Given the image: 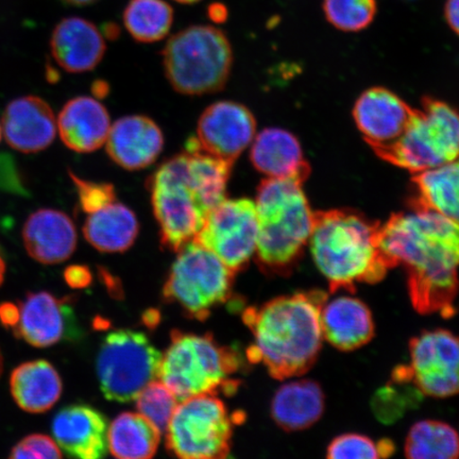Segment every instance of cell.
Listing matches in <instances>:
<instances>
[{"mask_svg":"<svg viewBox=\"0 0 459 459\" xmlns=\"http://www.w3.org/2000/svg\"><path fill=\"white\" fill-rule=\"evenodd\" d=\"M174 2L182 4H197V3L201 2V0H174Z\"/></svg>","mask_w":459,"mask_h":459,"instance_id":"45","label":"cell"},{"mask_svg":"<svg viewBox=\"0 0 459 459\" xmlns=\"http://www.w3.org/2000/svg\"><path fill=\"white\" fill-rule=\"evenodd\" d=\"M380 157L412 174L459 158V112L446 102L424 100L404 134Z\"/></svg>","mask_w":459,"mask_h":459,"instance_id":"10","label":"cell"},{"mask_svg":"<svg viewBox=\"0 0 459 459\" xmlns=\"http://www.w3.org/2000/svg\"><path fill=\"white\" fill-rule=\"evenodd\" d=\"M26 250L34 260L54 265L68 260L76 250L78 235L65 212L41 209L28 217L22 229Z\"/></svg>","mask_w":459,"mask_h":459,"instance_id":"21","label":"cell"},{"mask_svg":"<svg viewBox=\"0 0 459 459\" xmlns=\"http://www.w3.org/2000/svg\"><path fill=\"white\" fill-rule=\"evenodd\" d=\"M412 111L414 108L393 91L372 88L355 103L353 118L361 135L380 156L404 134Z\"/></svg>","mask_w":459,"mask_h":459,"instance_id":"15","label":"cell"},{"mask_svg":"<svg viewBox=\"0 0 459 459\" xmlns=\"http://www.w3.org/2000/svg\"><path fill=\"white\" fill-rule=\"evenodd\" d=\"M411 205L436 212L459 223V158L415 174Z\"/></svg>","mask_w":459,"mask_h":459,"instance_id":"28","label":"cell"},{"mask_svg":"<svg viewBox=\"0 0 459 459\" xmlns=\"http://www.w3.org/2000/svg\"><path fill=\"white\" fill-rule=\"evenodd\" d=\"M325 394L318 383L300 380L284 384L275 393L272 416L286 432L306 429L317 422L325 411Z\"/></svg>","mask_w":459,"mask_h":459,"instance_id":"25","label":"cell"},{"mask_svg":"<svg viewBox=\"0 0 459 459\" xmlns=\"http://www.w3.org/2000/svg\"><path fill=\"white\" fill-rule=\"evenodd\" d=\"M326 456L331 459L380 458L377 443L360 434L338 436L328 446Z\"/></svg>","mask_w":459,"mask_h":459,"instance_id":"35","label":"cell"},{"mask_svg":"<svg viewBox=\"0 0 459 459\" xmlns=\"http://www.w3.org/2000/svg\"><path fill=\"white\" fill-rule=\"evenodd\" d=\"M410 355L411 380L423 394H459V337L444 329L422 332L411 341Z\"/></svg>","mask_w":459,"mask_h":459,"instance_id":"13","label":"cell"},{"mask_svg":"<svg viewBox=\"0 0 459 459\" xmlns=\"http://www.w3.org/2000/svg\"><path fill=\"white\" fill-rule=\"evenodd\" d=\"M162 353L142 332L108 333L97 357L101 393L108 401L128 403L159 378Z\"/></svg>","mask_w":459,"mask_h":459,"instance_id":"11","label":"cell"},{"mask_svg":"<svg viewBox=\"0 0 459 459\" xmlns=\"http://www.w3.org/2000/svg\"><path fill=\"white\" fill-rule=\"evenodd\" d=\"M250 146L252 165L267 178L301 182L307 179L311 169L303 156L300 142L290 132L280 128L264 129Z\"/></svg>","mask_w":459,"mask_h":459,"instance_id":"24","label":"cell"},{"mask_svg":"<svg viewBox=\"0 0 459 459\" xmlns=\"http://www.w3.org/2000/svg\"><path fill=\"white\" fill-rule=\"evenodd\" d=\"M234 278L213 252L191 242L178 251L163 298L177 304L188 318L205 321L214 308L232 299Z\"/></svg>","mask_w":459,"mask_h":459,"instance_id":"9","label":"cell"},{"mask_svg":"<svg viewBox=\"0 0 459 459\" xmlns=\"http://www.w3.org/2000/svg\"><path fill=\"white\" fill-rule=\"evenodd\" d=\"M445 17L447 25L459 36V0H446Z\"/></svg>","mask_w":459,"mask_h":459,"instance_id":"40","label":"cell"},{"mask_svg":"<svg viewBox=\"0 0 459 459\" xmlns=\"http://www.w3.org/2000/svg\"><path fill=\"white\" fill-rule=\"evenodd\" d=\"M404 451L411 459H455L459 456V436L449 424L423 420L411 429Z\"/></svg>","mask_w":459,"mask_h":459,"instance_id":"31","label":"cell"},{"mask_svg":"<svg viewBox=\"0 0 459 459\" xmlns=\"http://www.w3.org/2000/svg\"><path fill=\"white\" fill-rule=\"evenodd\" d=\"M62 3L70 5H76V7H84V5L93 4L99 0H61Z\"/></svg>","mask_w":459,"mask_h":459,"instance_id":"43","label":"cell"},{"mask_svg":"<svg viewBox=\"0 0 459 459\" xmlns=\"http://www.w3.org/2000/svg\"><path fill=\"white\" fill-rule=\"evenodd\" d=\"M160 432L140 412H123L108 429V449L120 459H148L156 455Z\"/></svg>","mask_w":459,"mask_h":459,"instance_id":"29","label":"cell"},{"mask_svg":"<svg viewBox=\"0 0 459 459\" xmlns=\"http://www.w3.org/2000/svg\"><path fill=\"white\" fill-rule=\"evenodd\" d=\"M50 49L57 65L65 72L93 71L106 54L105 34L82 17H66L51 33Z\"/></svg>","mask_w":459,"mask_h":459,"instance_id":"20","label":"cell"},{"mask_svg":"<svg viewBox=\"0 0 459 459\" xmlns=\"http://www.w3.org/2000/svg\"><path fill=\"white\" fill-rule=\"evenodd\" d=\"M377 446L378 452H380V458L389 457L395 450L393 441L390 440H382L380 443H377Z\"/></svg>","mask_w":459,"mask_h":459,"instance_id":"42","label":"cell"},{"mask_svg":"<svg viewBox=\"0 0 459 459\" xmlns=\"http://www.w3.org/2000/svg\"><path fill=\"white\" fill-rule=\"evenodd\" d=\"M108 421L99 410L86 404L65 407L54 418L53 435L68 456L99 459L107 455Z\"/></svg>","mask_w":459,"mask_h":459,"instance_id":"19","label":"cell"},{"mask_svg":"<svg viewBox=\"0 0 459 459\" xmlns=\"http://www.w3.org/2000/svg\"><path fill=\"white\" fill-rule=\"evenodd\" d=\"M162 353L159 380L178 401L195 395L237 393L238 381L231 377L242 366L237 350L221 346L211 333L204 335L175 330Z\"/></svg>","mask_w":459,"mask_h":459,"instance_id":"6","label":"cell"},{"mask_svg":"<svg viewBox=\"0 0 459 459\" xmlns=\"http://www.w3.org/2000/svg\"><path fill=\"white\" fill-rule=\"evenodd\" d=\"M381 223L349 210L315 213L309 248L332 294H354L357 284L380 282L390 267L378 234Z\"/></svg>","mask_w":459,"mask_h":459,"instance_id":"4","label":"cell"},{"mask_svg":"<svg viewBox=\"0 0 459 459\" xmlns=\"http://www.w3.org/2000/svg\"><path fill=\"white\" fill-rule=\"evenodd\" d=\"M2 370H3V359H2V354H0V373H2Z\"/></svg>","mask_w":459,"mask_h":459,"instance_id":"46","label":"cell"},{"mask_svg":"<svg viewBox=\"0 0 459 459\" xmlns=\"http://www.w3.org/2000/svg\"><path fill=\"white\" fill-rule=\"evenodd\" d=\"M325 19L338 30L359 32L375 21L377 0H324Z\"/></svg>","mask_w":459,"mask_h":459,"instance_id":"33","label":"cell"},{"mask_svg":"<svg viewBox=\"0 0 459 459\" xmlns=\"http://www.w3.org/2000/svg\"><path fill=\"white\" fill-rule=\"evenodd\" d=\"M135 400L140 414L148 419L160 434H165L179 404L171 390L163 382L154 380L142 390Z\"/></svg>","mask_w":459,"mask_h":459,"instance_id":"34","label":"cell"},{"mask_svg":"<svg viewBox=\"0 0 459 459\" xmlns=\"http://www.w3.org/2000/svg\"><path fill=\"white\" fill-rule=\"evenodd\" d=\"M65 279L72 289H84L91 282V273L88 267L73 265L65 269Z\"/></svg>","mask_w":459,"mask_h":459,"instance_id":"38","label":"cell"},{"mask_svg":"<svg viewBox=\"0 0 459 459\" xmlns=\"http://www.w3.org/2000/svg\"><path fill=\"white\" fill-rule=\"evenodd\" d=\"M2 130L5 142L14 151L37 153L54 143L56 117L53 108L41 97L22 96L5 107Z\"/></svg>","mask_w":459,"mask_h":459,"instance_id":"17","label":"cell"},{"mask_svg":"<svg viewBox=\"0 0 459 459\" xmlns=\"http://www.w3.org/2000/svg\"><path fill=\"white\" fill-rule=\"evenodd\" d=\"M326 299L325 291L314 290L247 307L243 321L254 336L247 359L280 381L304 375L323 347L320 314Z\"/></svg>","mask_w":459,"mask_h":459,"instance_id":"3","label":"cell"},{"mask_svg":"<svg viewBox=\"0 0 459 459\" xmlns=\"http://www.w3.org/2000/svg\"><path fill=\"white\" fill-rule=\"evenodd\" d=\"M256 135L255 115L242 103L218 101L206 108L195 136L201 152L234 164Z\"/></svg>","mask_w":459,"mask_h":459,"instance_id":"14","label":"cell"},{"mask_svg":"<svg viewBox=\"0 0 459 459\" xmlns=\"http://www.w3.org/2000/svg\"><path fill=\"white\" fill-rule=\"evenodd\" d=\"M83 235L95 249L106 254L127 251L139 235L140 225L134 212L115 200L88 214Z\"/></svg>","mask_w":459,"mask_h":459,"instance_id":"26","label":"cell"},{"mask_svg":"<svg viewBox=\"0 0 459 459\" xmlns=\"http://www.w3.org/2000/svg\"><path fill=\"white\" fill-rule=\"evenodd\" d=\"M15 335L37 348H48L77 334L71 299H57L48 291L29 294L20 307Z\"/></svg>","mask_w":459,"mask_h":459,"instance_id":"16","label":"cell"},{"mask_svg":"<svg viewBox=\"0 0 459 459\" xmlns=\"http://www.w3.org/2000/svg\"><path fill=\"white\" fill-rule=\"evenodd\" d=\"M209 15L214 22H221L227 19L228 10L222 4H212L209 7Z\"/></svg>","mask_w":459,"mask_h":459,"instance_id":"41","label":"cell"},{"mask_svg":"<svg viewBox=\"0 0 459 459\" xmlns=\"http://www.w3.org/2000/svg\"><path fill=\"white\" fill-rule=\"evenodd\" d=\"M258 223L255 201L225 199L211 212L193 242L213 254L234 273L255 255Z\"/></svg>","mask_w":459,"mask_h":459,"instance_id":"12","label":"cell"},{"mask_svg":"<svg viewBox=\"0 0 459 459\" xmlns=\"http://www.w3.org/2000/svg\"><path fill=\"white\" fill-rule=\"evenodd\" d=\"M105 145L115 164L141 170L156 162L164 148V135L152 118L129 115L111 126Z\"/></svg>","mask_w":459,"mask_h":459,"instance_id":"18","label":"cell"},{"mask_svg":"<svg viewBox=\"0 0 459 459\" xmlns=\"http://www.w3.org/2000/svg\"><path fill=\"white\" fill-rule=\"evenodd\" d=\"M324 340L341 351L364 347L375 336V321L366 304L350 295L326 299L320 314Z\"/></svg>","mask_w":459,"mask_h":459,"instance_id":"23","label":"cell"},{"mask_svg":"<svg viewBox=\"0 0 459 459\" xmlns=\"http://www.w3.org/2000/svg\"><path fill=\"white\" fill-rule=\"evenodd\" d=\"M232 163L200 151L195 137L186 152L166 160L147 182L160 244L178 252L193 242L206 218L227 199Z\"/></svg>","mask_w":459,"mask_h":459,"instance_id":"2","label":"cell"},{"mask_svg":"<svg viewBox=\"0 0 459 459\" xmlns=\"http://www.w3.org/2000/svg\"><path fill=\"white\" fill-rule=\"evenodd\" d=\"M166 78L178 93L213 94L225 88L233 66V49L221 29L195 25L170 37L163 49Z\"/></svg>","mask_w":459,"mask_h":459,"instance_id":"7","label":"cell"},{"mask_svg":"<svg viewBox=\"0 0 459 459\" xmlns=\"http://www.w3.org/2000/svg\"><path fill=\"white\" fill-rule=\"evenodd\" d=\"M62 456V450L56 440L42 434L27 436L13 447L10 455V458L15 459H51Z\"/></svg>","mask_w":459,"mask_h":459,"instance_id":"37","label":"cell"},{"mask_svg":"<svg viewBox=\"0 0 459 459\" xmlns=\"http://www.w3.org/2000/svg\"><path fill=\"white\" fill-rule=\"evenodd\" d=\"M56 124L62 142L78 153L99 151L105 145L112 126L107 108L89 96H78L67 101Z\"/></svg>","mask_w":459,"mask_h":459,"instance_id":"22","label":"cell"},{"mask_svg":"<svg viewBox=\"0 0 459 459\" xmlns=\"http://www.w3.org/2000/svg\"><path fill=\"white\" fill-rule=\"evenodd\" d=\"M392 380L393 383L378 390L372 400L373 411L385 423L397 420L407 410L416 407L423 394L412 382L407 366L395 368Z\"/></svg>","mask_w":459,"mask_h":459,"instance_id":"32","label":"cell"},{"mask_svg":"<svg viewBox=\"0 0 459 459\" xmlns=\"http://www.w3.org/2000/svg\"><path fill=\"white\" fill-rule=\"evenodd\" d=\"M174 9L166 0H130L123 22L135 41L156 43L163 39L174 24Z\"/></svg>","mask_w":459,"mask_h":459,"instance_id":"30","label":"cell"},{"mask_svg":"<svg viewBox=\"0 0 459 459\" xmlns=\"http://www.w3.org/2000/svg\"><path fill=\"white\" fill-rule=\"evenodd\" d=\"M4 274V263L3 261V258L0 257V284L3 283Z\"/></svg>","mask_w":459,"mask_h":459,"instance_id":"44","label":"cell"},{"mask_svg":"<svg viewBox=\"0 0 459 459\" xmlns=\"http://www.w3.org/2000/svg\"><path fill=\"white\" fill-rule=\"evenodd\" d=\"M302 186L299 180L267 178L257 186L255 260L263 273L287 277L309 243L315 213Z\"/></svg>","mask_w":459,"mask_h":459,"instance_id":"5","label":"cell"},{"mask_svg":"<svg viewBox=\"0 0 459 459\" xmlns=\"http://www.w3.org/2000/svg\"><path fill=\"white\" fill-rule=\"evenodd\" d=\"M378 240L390 267L405 268L416 311L452 317L459 290V223L411 205L381 223Z\"/></svg>","mask_w":459,"mask_h":459,"instance_id":"1","label":"cell"},{"mask_svg":"<svg viewBox=\"0 0 459 459\" xmlns=\"http://www.w3.org/2000/svg\"><path fill=\"white\" fill-rule=\"evenodd\" d=\"M3 136V130H2V125H0V140H2Z\"/></svg>","mask_w":459,"mask_h":459,"instance_id":"47","label":"cell"},{"mask_svg":"<svg viewBox=\"0 0 459 459\" xmlns=\"http://www.w3.org/2000/svg\"><path fill=\"white\" fill-rule=\"evenodd\" d=\"M20 307L13 303L5 302L0 306V323L5 328H15L20 321Z\"/></svg>","mask_w":459,"mask_h":459,"instance_id":"39","label":"cell"},{"mask_svg":"<svg viewBox=\"0 0 459 459\" xmlns=\"http://www.w3.org/2000/svg\"><path fill=\"white\" fill-rule=\"evenodd\" d=\"M74 186H76L79 204L86 214L93 213L102 206L117 200V193L112 185L108 183H96L84 181L77 176L71 174Z\"/></svg>","mask_w":459,"mask_h":459,"instance_id":"36","label":"cell"},{"mask_svg":"<svg viewBox=\"0 0 459 459\" xmlns=\"http://www.w3.org/2000/svg\"><path fill=\"white\" fill-rule=\"evenodd\" d=\"M10 387L17 405L33 414L50 410L62 394L59 373L44 359L17 367L11 376Z\"/></svg>","mask_w":459,"mask_h":459,"instance_id":"27","label":"cell"},{"mask_svg":"<svg viewBox=\"0 0 459 459\" xmlns=\"http://www.w3.org/2000/svg\"><path fill=\"white\" fill-rule=\"evenodd\" d=\"M245 415L230 414L216 394L179 402L166 429V449L185 459H221L231 453L233 429Z\"/></svg>","mask_w":459,"mask_h":459,"instance_id":"8","label":"cell"}]
</instances>
